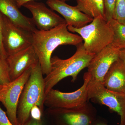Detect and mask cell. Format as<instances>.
<instances>
[{
	"instance_id": "obj_1",
	"label": "cell",
	"mask_w": 125,
	"mask_h": 125,
	"mask_svg": "<svg viewBox=\"0 0 125 125\" xmlns=\"http://www.w3.org/2000/svg\"><path fill=\"white\" fill-rule=\"evenodd\" d=\"M32 45L38 57L43 75H47L51 70V59L54 50L59 46H76L83 42L79 35L69 31L66 23L47 31L37 29L32 32Z\"/></svg>"
},
{
	"instance_id": "obj_2",
	"label": "cell",
	"mask_w": 125,
	"mask_h": 125,
	"mask_svg": "<svg viewBox=\"0 0 125 125\" xmlns=\"http://www.w3.org/2000/svg\"><path fill=\"white\" fill-rule=\"evenodd\" d=\"M76 47L75 53L67 59H62L57 56L52 57L51 70L44 78L46 95L64 78L71 76L72 82L75 81L80 72L88 67L95 55L85 50L83 42Z\"/></svg>"
},
{
	"instance_id": "obj_3",
	"label": "cell",
	"mask_w": 125,
	"mask_h": 125,
	"mask_svg": "<svg viewBox=\"0 0 125 125\" xmlns=\"http://www.w3.org/2000/svg\"><path fill=\"white\" fill-rule=\"evenodd\" d=\"M43 75L38 61L32 67L20 98L17 113L18 125H23L28 120L34 105L38 106L43 112L46 94Z\"/></svg>"
},
{
	"instance_id": "obj_4",
	"label": "cell",
	"mask_w": 125,
	"mask_h": 125,
	"mask_svg": "<svg viewBox=\"0 0 125 125\" xmlns=\"http://www.w3.org/2000/svg\"><path fill=\"white\" fill-rule=\"evenodd\" d=\"M67 29L70 32L78 34L83 39L85 50L95 55L112 43L114 39V32L109 22L103 17L94 19L82 28L67 26Z\"/></svg>"
},
{
	"instance_id": "obj_5",
	"label": "cell",
	"mask_w": 125,
	"mask_h": 125,
	"mask_svg": "<svg viewBox=\"0 0 125 125\" xmlns=\"http://www.w3.org/2000/svg\"><path fill=\"white\" fill-rule=\"evenodd\" d=\"M47 114L54 125H92L97 117L96 108L89 102L73 108H48Z\"/></svg>"
},
{
	"instance_id": "obj_6",
	"label": "cell",
	"mask_w": 125,
	"mask_h": 125,
	"mask_svg": "<svg viewBox=\"0 0 125 125\" xmlns=\"http://www.w3.org/2000/svg\"><path fill=\"white\" fill-rule=\"evenodd\" d=\"M89 100L105 105L120 117L119 125H125V94L113 92L102 83L90 78L87 85Z\"/></svg>"
},
{
	"instance_id": "obj_7",
	"label": "cell",
	"mask_w": 125,
	"mask_h": 125,
	"mask_svg": "<svg viewBox=\"0 0 125 125\" xmlns=\"http://www.w3.org/2000/svg\"><path fill=\"white\" fill-rule=\"evenodd\" d=\"M91 78L88 72L83 76V83L79 89L71 93H63L52 89L45 96L44 105L48 108H70L84 105L89 101L87 85Z\"/></svg>"
},
{
	"instance_id": "obj_8",
	"label": "cell",
	"mask_w": 125,
	"mask_h": 125,
	"mask_svg": "<svg viewBox=\"0 0 125 125\" xmlns=\"http://www.w3.org/2000/svg\"><path fill=\"white\" fill-rule=\"evenodd\" d=\"M2 25L3 44L8 56L32 45V32L16 25L4 15Z\"/></svg>"
},
{
	"instance_id": "obj_9",
	"label": "cell",
	"mask_w": 125,
	"mask_h": 125,
	"mask_svg": "<svg viewBox=\"0 0 125 125\" xmlns=\"http://www.w3.org/2000/svg\"><path fill=\"white\" fill-rule=\"evenodd\" d=\"M31 69L4 87L0 94V102L6 109L7 116L14 125H18L17 109L21 93L31 74Z\"/></svg>"
},
{
	"instance_id": "obj_10",
	"label": "cell",
	"mask_w": 125,
	"mask_h": 125,
	"mask_svg": "<svg viewBox=\"0 0 125 125\" xmlns=\"http://www.w3.org/2000/svg\"><path fill=\"white\" fill-rule=\"evenodd\" d=\"M119 51L111 43L96 54L87 67L91 79L103 83L110 67L119 59Z\"/></svg>"
},
{
	"instance_id": "obj_11",
	"label": "cell",
	"mask_w": 125,
	"mask_h": 125,
	"mask_svg": "<svg viewBox=\"0 0 125 125\" xmlns=\"http://www.w3.org/2000/svg\"><path fill=\"white\" fill-rule=\"evenodd\" d=\"M23 6L31 12L32 20L37 29L40 31H47L66 23L64 19L42 2L30 1Z\"/></svg>"
},
{
	"instance_id": "obj_12",
	"label": "cell",
	"mask_w": 125,
	"mask_h": 125,
	"mask_svg": "<svg viewBox=\"0 0 125 125\" xmlns=\"http://www.w3.org/2000/svg\"><path fill=\"white\" fill-rule=\"evenodd\" d=\"M6 60L9 65L11 81L19 78L39 61L32 45L8 56Z\"/></svg>"
},
{
	"instance_id": "obj_13",
	"label": "cell",
	"mask_w": 125,
	"mask_h": 125,
	"mask_svg": "<svg viewBox=\"0 0 125 125\" xmlns=\"http://www.w3.org/2000/svg\"><path fill=\"white\" fill-rule=\"evenodd\" d=\"M46 4L52 10L63 16L67 26L80 28L91 23L93 20L76 6L70 5L62 0H47Z\"/></svg>"
},
{
	"instance_id": "obj_14",
	"label": "cell",
	"mask_w": 125,
	"mask_h": 125,
	"mask_svg": "<svg viewBox=\"0 0 125 125\" xmlns=\"http://www.w3.org/2000/svg\"><path fill=\"white\" fill-rule=\"evenodd\" d=\"M16 0H0V11L16 25L33 32L37 29L32 18L24 15L19 10Z\"/></svg>"
},
{
	"instance_id": "obj_15",
	"label": "cell",
	"mask_w": 125,
	"mask_h": 125,
	"mask_svg": "<svg viewBox=\"0 0 125 125\" xmlns=\"http://www.w3.org/2000/svg\"><path fill=\"white\" fill-rule=\"evenodd\" d=\"M103 84L111 91L125 94V66L120 59L110 67Z\"/></svg>"
},
{
	"instance_id": "obj_16",
	"label": "cell",
	"mask_w": 125,
	"mask_h": 125,
	"mask_svg": "<svg viewBox=\"0 0 125 125\" xmlns=\"http://www.w3.org/2000/svg\"><path fill=\"white\" fill-rule=\"evenodd\" d=\"M76 0V7L84 13L93 19L101 17L105 19V6L103 0Z\"/></svg>"
},
{
	"instance_id": "obj_17",
	"label": "cell",
	"mask_w": 125,
	"mask_h": 125,
	"mask_svg": "<svg viewBox=\"0 0 125 125\" xmlns=\"http://www.w3.org/2000/svg\"><path fill=\"white\" fill-rule=\"evenodd\" d=\"M109 23L114 34L112 44L120 49L125 48V24L112 19Z\"/></svg>"
},
{
	"instance_id": "obj_18",
	"label": "cell",
	"mask_w": 125,
	"mask_h": 125,
	"mask_svg": "<svg viewBox=\"0 0 125 125\" xmlns=\"http://www.w3.org/2000/svg\"><path fill=\"white\" fill-rule=\"evenodd\" d=\"M11 81L9 65L6 59L0 56V85L5 86Z\"/></svg>"
},
{
	"instance_id": "obj_19",
	"label": "cell",
	"mask_w": 125,
	"mask_h": 125,
	"mask_svg": "<svg viewBox=\"0 0 125 125\" xmlns=\"http://www.w3.org/2000/svg\"><path fill=\"white\" fill-rule=\"evenodd\" d=\"M113 19L120 23L125 24V0H116Z\"/></svg>"
},
{
	"instance_id": "obj_20",
	"label": "cell",
	"mask_w": 125,
	"mask_h": 125,
	"mask_svg": "<svg viewBox=\"0 0 125 125\" xmlns=\"http://www.w3.org/2000/svg\"><path fill=\"white\" fill-rule=\"evenodd\" d=\"M105 6V19L108 22L113 19L116 0H103Z\"/></svg>"
},
{
	"instance_id": "obj_21",
	"label": "cell",
	"mask_w": 125,
	"mask_h": 125,
	"mask_svg": "<svg viewBox=\"0 0 125 125\" xmlns=\"http://www.w3.org/2000/svg\"><path fill=\"white\" fill-rule=\"evenodd\" d=\"M2 14L0 11V56L5 59L8 57L7 52L4 47L2 38L3 33V25H2Z\"/></svg>"
},
{
	"instance_id": "obj_22",
	"label": "cell",
	"mask_w": 125,
	"mask_h": 125,
	"mask_svg": "<svg viewBox=\"0 0 125 125\" xmlns=\"http://www.w3.org/2000/svg\"><path fill=\"white\" fill-rule=\"evenodd\" d=\"M43 113L37 105H35L31 108L30 113V117L31 118L37 120H40L42 118Z\"/></svg>"
},
{
	"instance_id": "obj_23",
	"label": "cell",
	"mask_w": 125,
	"mask_h": 125,
	"mask_svg": "<svg viewBox=\"0 0 125 125\" xmlns=\"http://www.w3.org/2000/svg\"><path fill=\"white\" fill-rule=\"evenodd\" d=\"M0 125H14L7 116L6 112L3 111L0 106Z\"/></svg>"
},
{
	"instance_id": "obj_24",
	"label": "cell",
	"mask_w": 125,
	"mask_h": 125,
	"mask_svg": "<svg viewBox=\"0 0 125 125\" xmlns=\"http://www.w3.org/2000/svg\"><path fill=\"white\" fill-rule=\"evenodd\" d=\"M23 125H46L42 118L40 120H34L30 117L29 119ZM52 125H54V124Z\"/></svg>"
},
{
	"instance_id": "obj_25",
	"label": "cell",
	"mask_w": 125,
	"mask_h": 125,
	"mask_svg": "<svg viewBox=\"0 0 125 125\" xmlns=\"http://www.w3.org/2000/svg\"><path fill=\"white\" fill-rule=\"evenodd\" d=\"M92 125H108L105 120L97 117Z\"/></svg>"
},
{
	"instance_id": "obj_26",
	"label": "cell",
	"mask_w": 125,
	"mask_h": 125,
	"mask_svg": "<svg viewBox=\"0 0 125 125\" xmlns=\"http://www.w3.org/2000/svg\"><path fill=\"white\" fill-rule=\"evenodd\" d=\"M119 59L125 66V48L120 49L119 51Z\"/></svg>"
},
{
	"instance_id": "obj_27",
	"label": "cell",
	"mask_w": 125,
	"mask_h": 125,
	"mask_svg": "<svg viewBox=\"0 0 125 125\" xmlns=\"http://www.w3.org/2000/svg\"><path fill=\"white\" fill-rule=\"evenodd\" d=\"M37 0H16L18 6L19 8L23 6L27 2L32 1H35Z\"/></svg>"
},
{
	"instance_id": "obj_28",
	"label": "cell",
	"mask_w": 125,
	"mask_h": 125,
	"mask_svg": "<svg viewBox=\"0 0 125 125\" xmlns=\"http://www.w3.org/2000/svg\"><path fill=\"white\" fill-rule=\"evenodd\" d=\"M4 86L0 85V94L1 93V92H2L3 89H4Z\"/></svg>"
},
{
	"instance_id": "obj_29",
	"label": "cell",
	"mask_w": 125,
	"mask_h": 125,
	"mask_svg": "<svg viewBox=\"0 0 125 125\" xmlns=\"http://www.w3.org/2000/svg\"><path fill=\"white\" fill-rule=\"evenodd\" d=\"M62 0L63 1H67L70 0Z\"/></svg>"
}]
</instances>
